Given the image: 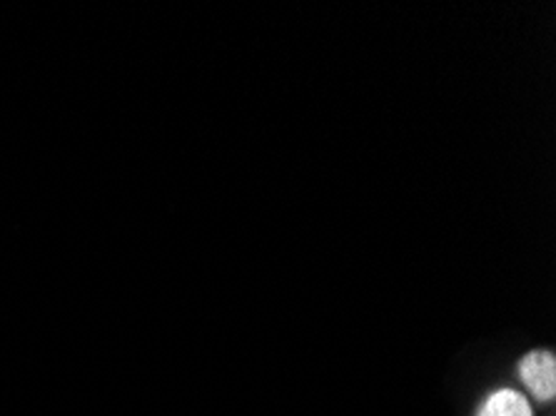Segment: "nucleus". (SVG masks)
<instances>
[{
	"instance_id": "nucleus-1",
	"label": "nucleus",
	"mask_w": 556,
	"mask_h": 416,
	"mask_svg": "<svg viewBox=\"0 0 556 416\" xmlns=\"http://www.w3.org/2000/svg\"><path fill=\"white\" fill-rule=\"evenodd\" d=\"M517 379L521 392L529 396V402L552 409L556 399V356L546 346L529 350L521 360H517Z\"/></svg>"
},
{
	"instance_id": "nucleus-2",
	"label": "nucleus",
	"mask_w": 556,
	"mask_h": 416,
	"mask_svg": "<svg viewBox=\"0 0 556 416\" xmlns=\"http://www.w3.org/2000/svg\"><path fill=\"white\" fill-rule=\"evenodd\" d=\"M471 416H536L534 404L517 387L496 385L484 392Z\"/></svg>"
}]
</instances>
